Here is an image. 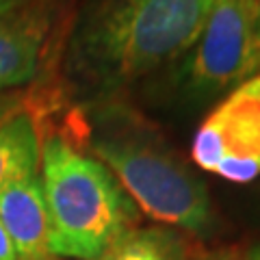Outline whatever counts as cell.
Wrapping results in <instances>:
<instances>
[{
	"instance_id": "5b68a950",
	"label": "cell",
	"mask_w": 260,
	"mask_h": 260,
	"mask_svg": "<svg viewBox=\"0 0 260 260\" xmlns=\"http://www.w3.org/2000/svg\"><path fill=\"white\" fill-rule=\"evenodd\" d=\"M191 156L204 172L230 182H249L260 174V74L208 113L195 133Z\"/></svg>"
},
{
	"instance_id": "277c9868",
	"label": "cell",
	"mask_w": 260,
	"mask_h": 260,
	"mask_svg": "<svg viewBox=\"0 0 260 260\" xmlns=\"http://www.w3.org/2000/svg\"><path fill=\"white\" fill-rule=\"evenodd\" d=\"M260 72V7L256 0H215L200 39L180 59L178 87L193 98L237 89Z\"/></svg>"
},
{
	"instance_id": "7c38bea8",
	"label": "cell",
	"mask_w": 260,
	"mask_h": 260,
	"mask_svg": "<svg viewBox=\"0 0 260 260\" xmlns=\"http://www.w3.org/2000/svg\"><path fill=\"white\" fill-rule=\"evenodd\" d=\"M0 260H18L15 247H13V243H11L3 223H0Z\"/></svg>"
},
{
	"instance_id": "ba28073f",
	"label": "cell",
	"mask_w": 260,
	"mask_h": 260,
	"mask_svg": "<svg viewBox=\"0 0 260 260\" xmlns=\"http://www.w3.org/2000/svg\"><path fill=\"white\" fill-rule=\"evenodd\" d=\"M42 139L28 111H18L0 124V191L11 182L39 174Z\"/></svg>"
},
{
	"instance_id": "30bf717a",
	"label": "cell",
	"mask_w": 260,
	"mask_h": 260,
	"mask_svg": "<svg viewBox=\"0 0 260 260\" xmlns=\"http://www.w3.org/2000/svg\"><path fill=\"white\" fill-rule=\"evenodd\" d=\"M198 260H260V243L241 249H225V251H217V254H206Z\"/></svg>"
},
{
	"instance_id": "52a82bcc",
	"label": "cell",
	"mask_w": 260,
	"mask_h": 260,
	"mask_svg": "<svg viewBox=\"0 0 260 260\" xmlns=\"http://www.w3.org/2000/svg\"><path fill=\"white\" fill-rule=\"evenodd\" d=\"M0 223L15 247L18 260H48L50 223L42 178L30 174L0 191Z\"/></svg>"
},
{
	"instance_id": "4fadbf2b",
	"label": "cell",
	"mask_w": 260,
	"mask_h": 260,
	"mask_svg": "<svg viewBox=\"0 0 260 260\" xmlns=\"http://www.w3.org/2000/svg\"><path fill=\"white\" fill-rule=\"evenodd\" d=\"M30 3H35V0H0V15H7L15 9H22V7H26Z\"/></svg>"
},
{
	"instance_id": "9a60e30c",
	"label": "cell",
	"mask_w": 260,
	"mask_h": 260,
	"mask_svg": "<svg viewBox=\"0 0 260 260\" xmlns=\"http://www.w3.org/2000/svg\"><path fill=\"white\" fill-rule=\"evenodd\" d=\"M256 3H258V7H260V0H256Z\"/></svg>"
},
{
	"instance_id": "3957f363",
	"label": "cell",
	"mask_w": 260,
	"mask_h": 260,
	"mask_svg": "<svg viewBox=\"0 0 260 260\" xmlns=\"http://www.w3.org/2000/svg\"><path fill=\"white\" fill-rule=\"evenodd\" d=\"M42 189L50 223V256L102 260L135 230L139 210L107 167L61 135L42 145Z\"/></svg>"
},
{
	"instance_id": "9c48e42d",
	"label": "cell",
	"mask_w": 260,
	"mask_h": 260,
	"mask_svg": "<svg viewBox=\"0 0 260 260\" xmlns=\"http://www.w3.org/2000/svg\"><path fill=\"white\" fill-rule=\"evenodd\" d=\"M102 260H191L176 234L158 228H135Z\"/></svg>"
},
{
	"instance_id": "8fae6325",
	"label": "cell",
	"mask_w": 260,
	"mask_h": 260,
	"mask_svg": "<svg viewBox=\"0 0 260 260\" xmlns=\"http://www.w3.org/2000/svg\"><path fill=\"white\" fill-rule=\"evenodd\" d=\"M22 100L20 98H15V95H7V93H0V124L7 119V117H11L13 113H18L22 111Z\"/></svg>"
},
{
	"instance_id": "6da1fadb",
	"label": "cell",
	"mask_w": 260,
	"mask_h": 260,
	"mask_svg": "<svg viewBox=\"0 0 260 260\" xmlns=\"http://www.w3.org/2000/svg\"><path fill=\"white\" fill-rule=\"evenodd\" d=\"M215 0H87L63 46V74L85 102L184 59L200 39Z\"/></svg>"
},
{
	"instance_id": "8992f818",
	"label": "cell",
	"mask_w": 260,
	"mask_h": 260,
	"mask_svg": "<svg viewBox=\"0 0 260 260\" xmlns=\"http://www.w3.org/2000/svg\"><path fill=\"white\" fill-rule=\"evenodd\" d=\"M61 0H35L0 15V91L32 83L61 28Z\"/></svg>"
},
{
	"instance_id": "7a4b0ae2",
	"label": "cell",
	"mask_w": 260,
	"mask_h": 260,
	"mask_svg": "<svg viewBox=\"0 0 260 260\" xmlns=\"http://www.w3.org/2000/svg\"><path fill=\"white\" fill-rule=\"evenodd\" d=\"M61 137L100 160L154 221L193 234L213 228L204 182L126 102L115 98L83 102L70 113L68 135Z\"/></svg>"
},
{
	"instance_id": "5bb4252c",
	"label": "cell",
	"mask_w": 260,
	"mask_h": 260,
	"mask_svg": "<svg viewBox=\"0 0 260 260\" xmlns=\"http://www.w3.org/2000/svg\"><path fill=\"white\" fill-rule=\"evenodd\" d=\"M48 260H65V258H54V256H52V258H48Z\"/></svg>"
}]
</instances>
